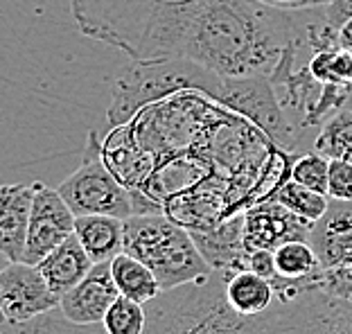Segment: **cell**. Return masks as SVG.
Wrapping results in <instances>:
<instances>
[{
    "label": "cell",
    "instance_id": "cell-1",
    "mask_svg": "<svg viewBox=\"0 0 352 334\" xmlns=\"http://www.w3.org/2000/svg\"><path fill=\"white\" fill-rule=\"evenodd\" d=\"M296 38L292 12L260 0H170L133 59H183L226 79L271 77Z\"/></svg>",
    "mask_w": 352,
    "mask_h": 334
},
{
    "label": "cell",
    "instance_id": "cell-2",
    "mask_svg": "<svg viewBox=\"0 0 352 334\" xmlns=\"http://www.w3.org/2000/svg\"><path fill=\"white\" fill-rule=\"evenodd\" d=\"M226 276L208 278L161 293L145 305V334H260L262 316H239L226 300Z\"/></svg>",
    "mask_w": 352,
    "mask_h": 334
},
{
    "label": "cell",
    "instance_id": "cell-3",
    "mask_svg": "<svg viewBox=\"0 0 352 334\" xmlns=\"http://www.w3.org/2000/svg\"><path fill=\"white\" fill-rule=\"evenodd\" d=\"M124 253L140 260L156 276L163 293L212 274L190 230L163 212H142L124 219Z\"/></svg>",
    "mask_w": 352,
    "mask_h": 334
},
{
    "label": "cell",
    "instance_id": "cell-4",
    "mask_svg": "<svg viewBox=\"0 0 352 334\" xmlns=\"http://www.w3.org/2000/svg\"><path fill=\"white\" fill-rule=\"evenodd\" d=\"M57 192L68 203L75 217L107 214V217L129 219L135 214V192L124 186L109 170L102 156L98 133L91 131L77 170L57 186Z\"/></svg>",
    "mask_w": 352,
    "mask_h": 334
},
{
    "label": "cell",
    "instance_id": "cell-5",
    "mask_svg": "<svg viewBox=\"0 0 352 334\" xmlns=\"http://www.w3.org/2000/svg\"><path fill=\"white\" fill-rule=\"evenodd\" d=\"M260 334H352V303L323 289L302 291L264 314Z\"/></svg>",
    "mask_w": 352,
    "mask_h": 334
},
{
    "label": "cell",
    "instance_id": "cell-6",
    "mask_svg": "<svg viewBox=\"0 0 352 334\" xmlns=\"http://www.w3.org/2000/svg\"><path fill=\"white\" fill-rule=\"evenodd\" d=\"M75 219L73 210L57 190L36 181L23 262L36 267L43 258L50 256L70 235H75Z\"/></svg>",
    "mask_w": 352,
    "mask_h": 334
},
{
    "label": "cell",
    "instance_id": "cell-7",
    "mask_svg": "<svg viewBox=\"0 0 352 334\" xmlns=\"http://www.w3.org/2000/svg\"><path fill=\"white\" fill-rule=\"evenodd\" d=\"M61 298L47 287L36 267L12 262L0 274V307L5 323H28L59 309Z\"/></svg>",
    "mask_w": 352,
    "mask_h": 334
},
{
    "label": "cell",
    "instance_id": "cell-8",
    "mask_svg": "<svg viewBox=\"0 0 352 334\" xmlns=\"http://www.w3.org/2000/svg\"><path fill=\"white\" fill-rule=\"evenodd\" d=\"M309 221L287 210L276 201L253 203L244 212V246L246 251H276L278 246L296 240H309Z\"/></svg>",
    "mask_w": 352,
    "mask_h": 334
},
{
    "label": "cell",
    "instance_id": "cell-9",
    "mask_svg": "<svg viewBox=\"0 0 352 334\" xmlns=\"http://www.w3.org/2000/svg\"><path fill=\"white\" fill-rule=\"evenodd\" d=\"M120 298L111 276V262L95 265L82 282L61 296L59 312L75 325H102L111 305Z\"/></svg>",
    "mask_w": 352,
    "mask_h": 334
},
{
    "label": "cell",
    "instance_id": "cell-10",
    "mask_svg": "<svg viewBox=\"0 0 352 334\" xmlns=\"http://www.w3.org/2000/svg\"><path fill=\"white\" fill-rule=\"evenodd\" d=\"M311 249L323 271L352 269V201H330V208L311 226Z\"/></svg>",
    "mask_w": 352,
    "mask_h": 334
},
{
    "label": "cell",
    "instance_id": "cell-11",
    "mask_svg": "<svg viewBox=\"0 0 352 334\" xmlns=\"http://www.w3.org/2000/svg\"><path fill=\"white\" fill-rule=\"evenodd\" d=\"M190 233L212 271L230 276L249 269V251L244 246V214H237L214 228L190 230Z\"/></svg>",
    "mask_w": 352,
    "mask_h": 334
},
{
    "label": "cell",
    "instance_id": "cell-12",
    "mask_svg": "<svg viewBox=\"0 0 352 334\" xmlns=\"http://www.w3.org/2000/svg\"><path fill=\"white\" fill-rule=\"evenodd\" d=\"M34 199V183L0 186V253L10 262H23Z\"/></svg>",
    "mask_w": 352,
    "mask_h": 334
},
{
    "label": "cell",
    "instance_id": "cell-13",
    "mask_svg": "<svg viewBox=\"0 0 352 334\" xmlns=\"http://www.w3.org/2000/svg\"><path fill=\"white\" fill-rule=\"evenodd\" d=\"M95 265L84 251L82 242L77 235H70L61 246H57L50 256L43 258L36 265L38 274L45 278L47 287H50L61 298L63 293L70 291L77 282H82Z\"/></svg>",
    "mask_w": 352,
    "mask_h": 334
},
{
    "label": "cell",
    "instance_id": "cell-14",
    "mask_svg": "<svg viewBox=\"0 0 352 334\" xmlns=\"http://www.w3.org/2000/svg\"><path fill=\"white\" fill-rule=\"evenodd\" d=\"M75 235L93 265H104L124 253V219L86 214L75 219Z\"/></svg>",
    "mask_w": 352,
    "mask_h": 334
},
{
    "label": "cell",
    "instance_id": "cell-15",
    "mask_svg": "<svg viewBox=\"0 0 352 334\" xmlns=\"http://www.w3.org/2000/svg\"><path fill=\"white\" fill-rule=\"evenodd\" d=\"M226 300L239 316H262L276 305V291L267 278L251 269L226 276Z\"/></svg>",
    "mask_w": 352,
    "mask_h": 334
},
{
    "label": "cell",
    "instance_id": "cell-16",
    "mask_svg": "<svg viewBox=\"0 0 352 334\" xmlns=\"http://www.w3.org/2000/svg\"><path fill=\"white\" fill-rule=\"evenodd\" d=\"M111 276H113L120 296L135 300L140 305L151 303L163 293L156 276L129 253H120L118 258L111 260Z\"/></svg>",
    "mask_w": 352,
    "mask_h": 334
},
{
    "label": "cell",
    "instance_id": "cell-17",
    "mask_svg": "<svg viewBox=\"0 0 352 334\" xmlns=\"http://www.w3.org/2000/svg\"><path fill=\"white\" fill-rule=\"evenodd\" d=\"M278 276L289 278V280H302L318 289L321 282V262L316 258V251L311 249L307 240H296L278 246L274 251Z\"/></svg>",
    "mask_w": 352,
    "mask_h": 334
},
{
    "label": "cell",
    "instance_id": "cell-18",
    "mask_svg": "<svg viewBox=\"0 0 352 334\" xmlns=\"http://www.w3.org/2000/svg\"><path fill=\"white\" fill-rule=\"evenodd\" d=\"M314 152L327 161L352 163V111L341 109L327 118L316 133Z\"/></svg>",
    "mask_w": 352,
    "mask_h": 334
},
{
    "label": "cell",
    "instance_id": "cell-19",
    "mask_svg": "<svg viewBox=\"0 0 352 334\" xmlns=\"http://www.w3.org/2000/svg\"><path fill=\"white\" fill-rule=\"evenodd\" d=\"M269 199L280 205H285L287 210L298 214L300 219L309 221V224H316L327 212V208H330V197L314 192V190L300 186V183H296L292 179L283 183ZM264 201H267V199H264Z\"/></svg>",
    "mask_w": 352,
    "mask_h": 334
},
{
    "label": "cell",
    "instance_id": "cell-20",
    "mask_svg": "<svg viewBox=\"0 0 352 334\" xmlns=\"http://www.w3.org/2000/svg\"><path fill=\"white\" fill-rule=\"evenodd\" d=\"M352 19V0H332L323 7L318 19H314L305 27V43L311 50H327L337 47V34L343 23Z\"/></svg>",
    "mask_w": 352,
    "mask_h": 334
},
{
    "label": "cell",
    "instance_id": "cell-21",
    "mask_svg": "<svg viewBox=\"0 0 352 334\" xmlns=\"http://www.w3.org/2000/svg\"><path fill=\"white\" fill-rule=\"evenodd\" d=\"M311 77L321 84H334L352 89V52L341 47L316 50L307 63Z\"/></svg>",
    "mask_w": 352,
    "mask_h": 334
},
{
    "label": "cell",
    "instance_id": "cell-22",
    "mask_svg": "<svg viewBox=\"0 0 352 334\" xmlns=\"http://www.w3.org/2000/svg\"><path fill=\"white\" fill-rule=\"evenodd\" d=\"M0 332L5 334H107L100 325H75L68 319H63L59 309L50 314H43L38 319H32L28 323H3Z\"/></svg>",
    "mask_w": 352,
    "mask_h": 334
},
{
    "label": "cell",
    "instance_id": "cell-23",
    "mask_svg": "<svg viewBox=\"0 0 352 334\" xmlns=\"http://www.w3.org/2000/svg\"><path fill=\"white\" fill-rule=\"evenodd\" d=\"M107 334H145L147 328V309L145 305L120 296L102 321Z\"/></svg>",
    "mask_w": 352,
    "mask_h": 334
},
{
    "label": "cell",
    "instance_id": "cell-24",
    "mask_svg": "<svg viewBox=\"0 0 352 334\" xmlns=\"http://www.w3.org/2000/svg\"><path fill=\"white\" fill-rule=\"evenodd\" d=\"M327 174H330V161L316 152L298 156L292 165V181L321 194H327Z\"/></svg>",
    "mask_w": 352,
    "mask_h": 334
},
{
    "label": "cell",
    "instance_id": "cell-25",
    "mask_svg": "<svg viewBox=\"0 0 352 334\" xmlns=\"http://www.w3.org/2000/svg\"><path fill=\"white\" fill-rule=\"evenodd\" d=\"M327 197L332 201H352V163L330 161Z\"/></svg>",
    "mask_w": 352,
    "mask_h": 334
},
{
    "label": "cell",
    "instance_id": "cell-26",
    "mask_svg": "<svg viewBox=\"0 0 352 334\" xmlns=\"http://www.w3.org/2000/svg\"><path fill=\"white\" fill-rule=\"evenodd\" d=\"M318 289H323L332 296L346 298L352 303V269H337V271H321Z\"/></svg>",
    "mask_w": 352,
    "mask_h": 334
},
{
    "label": "cell",
    "instance_id": "cell-27",
    "mask_svg": "<svg viewBox=\"0 0 352 334\" xmlns=\"http://www.w3.org/2000/svg\"><path fill=\"white\" fill-rule=\"evenodd\" d=\"M249 269L258 276L267 278L269 282H274L278 278L274 251H251L249 253Z\"/></svg>",
    "mask_w": 352,
    "mask_h": 334
},
{
    "label": "cell",
    "instance_id": "cell-28",
    "mask_svg": "<svg viewBox=\"0 0 352 334\" xmlns=\"http://www.w3.org/2000/svg\"><path fill=\"white\" fill-rule=\"evenodd\" d=\"M260 3L280 12H300V10H323L332 0H260Z\"/></svg>",
    "mask_w": 352,
    "mask_h": 334
},
{
    "label": "cell",
    "instance_id": "cell-29",
    "mask_svg": "<svg viewBox=\"0 0 352 334\" xmlns=\"http://www.w3.org/2000/svg\"><path fill=\"white\" fill-rule=\"evenodd\" d=\"M337 47H341V50H348L352 52V19L348 23H343L339 34H337Z\"/></svg>",
    "mask_w": 352,
    "mask_h": 334
},
{
    "label": "cell",
    "instance_id": "cell-30",
    "mask_svg": "<svg viewBox=\"0 0 352 334\" xmlns=\"http://www.w3.org/2000/svg\"><path fill=\"white\" fill-rule=\"evenodd\" d=\"M10 265H12V262L7 260V258L3 256V253H0V274H3V269H7V267H10Z\"/></svg>",
    "mask_w": 352,
    "mask_h": 334
},
{
    "label": "cell",
    "instance_id": "cell-31",
    "mask_svg": "<svg viewBox=\"0 0 352 334\" xmlns=\"http://www.w3.org/2000/svg\"><path fill=\"white\" fill-rule=\"evenodd\" d=\"M5 323V314H3V307H0V325Z\"/></svg>",
    "mask_w": 352,
    "mask_h": 334
},
{
    "label": "cell",
    "instance_id": "cell-32",
    "mask_svg": "<svg viewBox=\"0 0 352 334\" xmlns=\"http://www.w3.org/2000/svg\"><path fill=\"white\" fill-rule=\"evenodd\" d=\"M0 334H5V332H0Z\"/></svg>",
    "mask_w": 352,
    "mask_h": 334
}]
</instances>
